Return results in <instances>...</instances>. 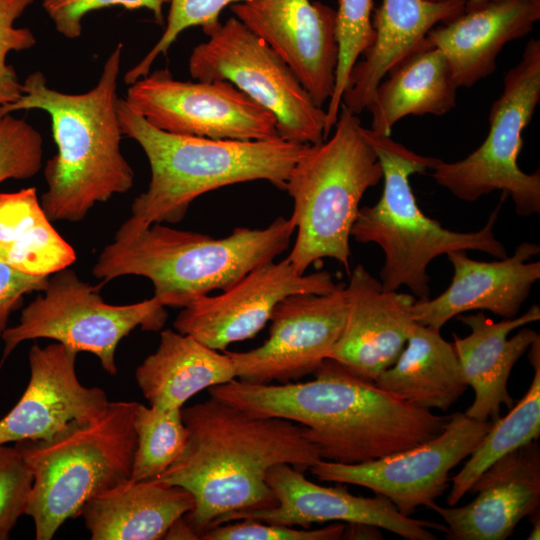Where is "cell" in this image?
Instances as JSON below:
<instances>
[{"label":"cell","mask_w":540,"mask_h":540,"mask_svg":"<svg viewBox=\"0 0 540 540\" xmlns=\"http://www.w3.org/2000/svg\"><path fill=\"white\" fill-rule=\"evenodd\" d=\"M194 506L183 487L129 479L89 500L80 516L92 540H159Z\"/></svg>","instance_id":"d4e9b609"},{"label":"cell","mask_w":540,"mask_h":540,"mask_svg":"<svg viewBox=\"0 0 540 540\" xmlns=\"http://www.w3.org/2000/svg\"><path fill=\"white\" fill-rule=\"evenodd\" d=\"M244 1L248 0H170L163 34L147 54L125 73L124 82L131 85L146 76L157 57L165 54L184 30L200 26L208 35L221 24L219 15L226 6Z\"/></svg>","instance_id":"d6a6232c"},{"label":"cell","mask_w":540,"mask_h":540,"mask_svg":"<svg viewBox=\"0 0 540 540\" xmlns=\"http://www.w3.org/2000/svg\"><path fill=\"white\" fill-rule=\"evenodd\" d=\"M528 358L534 369L525 395L506 416L492 422L490 429L470 454L461 470L451 477L446 502L455 506L468 493L479 476L507 453L540 436V336L529 347Z\"/></svg>","instance_id":"f546056e"},{"label":"cell","mask_w":540,"mask_h":540,"mask_svg":"<svg viewBox=\"0 0 540 540\" xmlns=\"http://www.w3.org/2000/svg\"><path fill=\"white\" fill-rule=\"evenodd\" d=\"M32 483V471L18 447L0 445V540L9 539L25 513Z\"/></svg>","instance_id":"e575fe53"},{"label":"cell","mask_w":540,"mask_h":540,"mask_svg":"<svg viewBox=\"0 0 540 540\" xmlns=\"http://www.w3.org/2000/svg\"><path fill=\"white\" fill-rule=\"evenodd\" d=\"M294 232L292 220L282 216L266 228L238 227L223 238L130 217L101 251L92 273L104 282L126 275L148 278L165 307L184 308L274 261Z\"/></svg>","instance_id":"277c9868"},{"label":"cell","mask_w":540,"mask_h":540,"mask_svg":"<svg viewBox=\"0 0 540 540\" xmlns=\"http://www.w3.org/2000/svg\"><path fill=\"white\" fill-rule=\"evenodd\" d=\"M337 286L326 270L305 275L297 273L287 258L271 261L222 294L202 296L182 308L173 326L212 349L225 351L232 343L255 337L284 298L302 293L328 294Z\"/></svg>","instance_id":"9a60e30c"},{"label":"cell","mask_w":540,"mask_h":540,"mask_svg":"<svg viewBox=\"0 0 540 540\" xmlns=\"http://www.w3.org/2000/svg\"><path fill=\"white\" fill-rule=\"evenodd\" d=\"M468 493L476 494L463 506L434 510L446 523L449 540H505L517 524L540 506V445L525 444L495 461Z\"/></svg>","instance_id":"ffe728a7"},{"label":"cell","mask_w":540,"mask_h":540,"mask_svg":"<svg viewBox=\"0 0 540 540\" xmlns=\"http://www.w3.org/2000/svg\"><path fill=\"white\" fill-rule=\"evenodd\" d=\"M182 418L186 446L154 479L193 495L194 509L184 519L199 537L226 514L275 506L266 482L271 467L289 464L305 472L321 460L304 426L252 415L211 396L182 407Z\"/></svg>","instance_id":"7a4b0ae2"},{"label":"cell","mask_w":540,"mask_h":540,"mask_svg":"<svg viewBox=\"0 0 540 540\" xmlns=\"http://www.w3.org/2000/svg\"><path fill=\"white\" fill-rule=\"evenodd\" d=\"M540 19V0H504L464 11L435 26L427 41L440 49L458 87H471L491 75L510 41L528 34Z\"/></svg>","instance_id":"cb8c5ba5"},{"label":"cell","mask_w":540,"mask_h":540,"mask_svg":"<svg viewBox=\"0 0 540 540\" xmlns=\"http://www.w3.org/2000/svg\"><path fill=\"white\" fill-rule=\"evenodd\" d=\"M457 319L470 328L466 337L453 333L455 349L463 380L471 386L475 398L464 412L478 421H495L501 405L510 409L514 399L507 384L516 362L528 351L539 334L528 327L512 338L509 333L540 319V307L532 305L519 317L495 322L484 312L458 315Z\"/></svg>","instance_id":"7402d4cb"},{"label":"cell","mask_w":540,"mask_h":540,"mask_svg":"<svg viewBox=\"0 0 540 540\" xmlns=\"http://www.w3.org/2000/svg\"><path fill=\"white\" fill-rule=\"evenodd\" d=\"M77 354L59 342L31 346L30 378L19 401L0 419V445L47 440L71 422L104 411L109 403L105 391L85 387L77 377Z\"/></svg>","instance_id":"ac0fdd59"},{"label":"cell","mask_w":540,"mask_h":540,"mask_svg":"<svg viewBox=\"0 0 540 540\" xmlns=\"http://www.w3.org/2000/svg\"><path fill=\"white\" fill-rule=\"evenodd\" d=\"M135 377L150 406L181 409L195 394L234 380L237 372L226 352L165 329L158 348L138 366Z\"/></svg>","instance_id":"484cf974"},{"label":"cell","mask_w":540,"mask_h":540,"mask_svg":"<svg viewBox=\"0 0 540 540\" xmlns=\"http://www.w3.org/2000/svg\"><path fill=\"white\" fill-rule=\"evenodd\" d=\"M382 168L384 179L380 199L359 209L351 237L360 243H375L384 253L380 282L384 290L410 289L418 299L430 296L428 265L438 256L458 250L485 252L497 259L507 257L505 246L496 238L501 202L486 224L475 232H456L442 227L419 208L410 176L432 170L438 158L419 155L390 136L365 128Z\"/></svg>","instance_id":"8992f818"},{"label":"cell","mask_w":540,"mask_h":540,"mask_svg":"<svg viewBox=\"0 0 540 540\" xmlns=\"http://www.w3.org/2000/svg\"><path fill=\"white\" fill-rule=\"evenodd\" d=\"M43 165V138L26 120L0 116V183L34 177Z\"/></svg>","instance_id":"836d02e7"},{"label":"cell","mask_w":540,"mask_h":540,"mask_svg":"<svg viewBox=\"0 0 540 540\" xmlns=\"http://www.w3.org/2000/svg\"><path fill=\"white\" fill-rule=\"evenodd\" d=\"M134 426L136 449L130 479H154L178 459L186 446L188 430L182 408L159 409L137 402Z\"/></svg>","instance_id":"4dcf8cb0"},{"label":"cell","mask_w":540,"mask_h":540,"mask_svg":"<svg viewBox=\"0 0 540 540\" xmlns=\"http://www.w3.org/2000/svg\"><path fill=\"white\" fill-rule=\"evenodd\" d=\"M539 509L531 513L528 518L532 523V530L529 533L527 539L529 540H538L540 537V517Z\"/></svg>","instance_id":"b9f144b4"},{"label":"cell","mask_w":540,"mask_h":540,"mask_svg":"<svg viewBox=\"0 0 540 540\" xmlns=\"http://www.w3.org/2000/svg\"><path fill=\"white\" fill-rule=\"evenodd\" d=\"M266 482L275 495V506L232 512L221 517L214 526L242 519L302 528L331 521L363 523L388 530L406 540H435L437 537L431 528L444 533L447 529L443 524L400 514L382 495L356 496L342 486L316 484L289 464L271 467Z\"/></svg>","instance_id":"2e32d148"},{"label":"cell","mask_w":540,"mask_h":540,"mask_svg":"<svg viewBox=\"0 0 540 540\" xmlns=\"http://www.w3.org/2000/svg\"><path fill=\"white\" fill-rule=\"evenodd\" d=\"M540 99V41L530 39L519 63L504 76L501 95L493 102L489 132L482 144L456 162L438 160L433 178L465 202L495 190L509 195L519 216L540 213V172L527 174L518 166L522 132Z\"/></svg>","instance_id":"9c48e42d"},{"label":"cell","mask_w":540,"mask_h":540,"mask_svg":"<svg viewBox=\"0 0 540 540\" xmlns=\"http://www.w3.org/2000/svg\"><path fill=\"white\" fill-rule=\"evenodd\" d=\"M35 0H0V107L13 103L22 95V83L12 65L6 63L11 51L28 50L36 45L33 32L16 27V20Z\"/></svg>","instance_id":"d590c367"},{"label":"cell","mask_w":540,"mask_h":540,"mask_svg":"<svg viewBox=\"0 0 540 540\" xmlns=\"http://www.w3.org/2000/svg\"><path fill=\"white\" fill-rule=\"evenodd\" d=\"M123 44L107 57L96 85L83 93L48 86L41 71L29 74L22 95L0 107V116L38 109L51 120L57 153L47 160V190L40 202L48 218L77 223L97 204L128 192L134 171L121 152L122 128L117 112L118 78Z\"/></svg>","instance_id":"3957f363"},{"label":"cell","mask_w":540,"mask_h":540,"mask_svg":"<svg viewBox=\"0 0 540 540\" xmlns=\"http://www.w3.org/2000/svg\"><path fill=\"white\" fill-rule=\"evenodd\" d=\"M348 310L342 333L328 358L373 381L393 365L416 322L414 296L384 290L362 264L349 274Z\"/></svg>","instance_id":"d6986e66"},{"label":"cell","mask_w":540,"mask_h":540,"mask_svg":"<svg viewBox=\"0 0 540 540\" xmlns=\"http://www.w3.org/2000/svg\"><path fill=\"white\" fill-rule=\"evenodd\" d=\"M0 260L32 276L49 277L77 260L48 218L35 187L0 193Z\"/></svg>","instance_id":"f1b7e54d"},{"label":"cell","mask_w":540,"mask_h":540,"mask_svg":"<svg viewBox=\"0 0 540 540\" xmlns=\"http://www.w3.org/2000/svg\"><path fill=\"white\" fill-rule=\"evenodd\" d=\"M117 112L123 135L141 146L150 165L148 187L131 205V217L147 225L180 222L196 198L224 186L265 180L284 190L308 145L279 136L240 141L165 132L123 98Z\"/></svg>","instance_id":"5b68a950"},{"label":"cell","mask_w":540,"mask_h":540,"mask_svg":"<svg viewBox=\"0 0 540 540\" xmlns=\"http://www.w3.org/2000/svg\"><path fill=\"white\" fill-rule=\"evenodd\" d=\"M164 539H200V537L183 516L171 526Z\"/></svg>","instance_id":"60d3db41"},{"label":"cell","mask_w":540,"mask_h":540,"mask_svg":"<svg viewBox=\"0 0 540 540\" xmlns=\"http://www.w3.org/2000/svg\"><path fill=\"white\" fill-rule=\"evenodd\" d=\"M137 402L109 401L95 418L73 421L47 440L14 443L33 474L25 507L37 540H50L95 496L131 478Z\"/></svg>","instance_id":"ba28073f"},{"label":"cell","mask_w":540,"mask_h":540,"mask_svg":"<svg viewBox=\"0 0 540 540\" xmlns=\"http://www.w3.org/2000/svg\"><path fill=\"white\" fill-rule=\"evenodd\" d=\"M129 107L165 132L228 140L278 137L275 116L228 81H181L167 68L129 85Z\"/></svg>","instance_id":"7c38bea8"},{"label":"cell","mask_w":540,"mask_h":540,"mask_svg":"<svg viewBox=\"0 0 540 540\" xmlns=\"http://www.w3.org/2000/svg\"><path fill=\"white\" fill-rule=\"evenodd\" d=\"M429 1H441V0H429ZM504 0H467L464 11H470L481 8L491 3L500 2Z\"/></svg>","instance_id":"7bdbcfd3"},{"label":"cell","mask_w":540,"mask_h":540,"mask_svg":"<svg viewBox=\"0 0 540 540\" xmlns=\"http://www.w3.org/2000/svg\"><path fill=\"white\" fill-rule=\"evenodd\" d=\"M491 425L456 412L441 433L415 447L356 464L321 459L309 470L320 481L368 488L410 516L418 507L436 503L449 486L450 471L470 456Z\"/></svg>","instance_id":"4fadbf2b"},{"label":"cell","mask_w":540,"mask_h":540,"mask_svg":"<svg viewBox=\"0 0 540 540\" xmlns=\"http://www.w3.org/2000/svg\"><path fill=\"white\" fill-rule=\"evenodd\" d=\"M374 383L389 394L420 409L447 411L468 385L453 344L440 330L416 323L393 365Z\"/></svg>","instance_id":"83f0119b"},{"label":"cell","mask_w":540,"mask_h":540,"mask_svg":"<svg viewBox=\"0 0 540 540\" xmlns=\"http://www.w3.org/2000/svg\"><path fill=\"white\" fill-rule=\"evenodd\" d=\"M540 252L536 243L522 242L512 256L494 261L474 260L464 250L447 255L453 266L448 288L433 299H418L412 306L416 323L438 330L446 322L471 310H486L504 319L516 317L540 279Z\"/></svg>","instance_id":"44dd1931"},{"label":"cell","mask_w":540,"mask_h":540,"mask_svg":"<svg viewBox=\"0 0 540 540\" xmlns=\"http://www.w3.org/2000/svg\"><path fill=\"white\" fill-rule=\"evenodd\" d=\"M376 88L367 110L371 129L391 136L394 125L408 115L442 116L456 106L459 88L448 59L427 39L395 65Z\"/></svg>","instance_id":"4316f807"},{"label":"cell","mask_w":540,"mask_h":540,"mask_svg":"<svg viewBox=\"0 0 540 540\" xmlns=\"http://www.w3.org/2000/svg\"><path fill=\"white\" fill-rule=\"evenodd\" d=\"M467 0H382L371 19L372 44L353 66L341 106L358 115L367 110L384 76L422 46L427 34L464 12Z\"/></svg>","instance_id":"603a6c76"},{"label":"cell","mask_w":540,"mask_h":540,"mask_svg":"<svg viewBox=\"0 0 540 540\" xmlns=\"http://www.w3.org/2000/svg\"><path fill=\"white\" fill-rule=\"evenodd\" d=\"M382 175L365 128L356 114L341 106L333 135L306 146L285 184L297 231L286 258L297 273L332 258L350 274V237L360 201Z\"/></svg>","instance_id":"52a82bcc"},{"label":"cell","mask_w":540,"mask_h":540,"mask_svg":"<svg viewBox=\"0 0 540 540\" xmlns=\"http://www.w3.org/2000/svg\"><path fill=\"white\" fill-rule=\"evenodd\" d=\"M49 277L20 272L0 260V338L8 328L11 314L18 309L26 294L42 292Z\"/></svg>","instance_id":"f35d334b"},{"label":"cell","mask_w":540,"mask_h":540,"mask_svg":"<svg viewBox=\"0 0 540 540\" xmlns=\"http://www.w3.org/2000/svg\"><path fill=\"white\" fill-rule=\"evenodd\" d=\"M306 382L261 384L232 380L211 397L252 415L306 428L322 460L356 464L415 447L436 437L448 417L415 407L326 358Z\"/></svg>","instance_id":"6da1fadb"},{"label":"cell","mask_w":540,"mask_h":540,"mask_svg":"<svg viewBox=\"0 0 540 540\" xmlns=\"http://www.w3.org/2000/svg\"><path fill=\"white\" fill-rule=\"evenodd\" d=\"M342 538L383 539L379 527L363 523H348Z\"/></svg>","instance_id":"ab89813d"},{"label":"cell","mask_w":540,"mask_h":540,"mask_svg":"<svg viewBox=\"0 0 540 540\" xmlns=\"http://www.w3.org/2000/svg\"><path fill=\"white\" fill-rule=\"evenodd\" d=\"M346 285L328 294H294L274 308L268 339L244 352L224 351L237 377L251 383H287L312 374L328 358L347 316Z\"/></svg>","instance_id":"5bb4252c"},{"label":"cell","mask_w":540,"mask_h":540,"mask_svg":"<svg viewBox=\"0 0 540 540\" xmlns=\"http://www.w3.org/2000/svg\"><path fill=\"white\" fill-rule=\"evenodd\" d=\"M214 526L201 534L204 540H338L345 524L335 523L324 528H294L257 520L242 519Z\"/></svg>","instance_id":"8d00e7d4"},{"label":"cell","mask_w":540,"mask_h":540,"mask_svg":"<svg viewBox=\"0 0 540 540\" xmlns=\"http://www.w3.org/2000/svg\"><path fill=\"white\" fill-rule=\"evenodd\" d=\"M207 36L189 57L194 79L233 84L275 116L282 139L300 144L324 140L326 111L265 42L235 16Z\"/></svg>","instance_id":"8fae6325"},{"label":"cell","mask_w":540,"mask_h":540,"mask_svg":"<svg viewBox=\"0 0 540 540\" xmlns=\"http://www.w3.org/2000/svg\"><path fill=\"white\" fill-rule=\"evenodd\" d=\"M231 11L293 71L313 102L323 108L338 63L336 10L310 0H248Z\"/></svg>","instance_id":"e0dca14e"},{"label":"cell","mask_w":540,"mask_h":540,"mask_svg":"<svg viewBox=\"0 0 540 540\" xmlns=\"http://www.w3.org/2000/svg\"><path fill=\"white\" fill-rule=\"evenodd\" d=\"M42 292L22 310L19 322L3 333L0 370L19 344L48 338L77 353L94 354L102 368L114 376L120 341L137 327L158 331L168 317L165 306L154 296L134 304L106 303L100 287L80 280L69 267L49 276Z\"/></svg>","instance_id":"30bf717a"},{"label":"cell","mask_w":540,"mask_h":540,"mask_svg":"<svg viewBox=\"0 0 540 540\" xmlns=\"http://www.w3.org/2000/svg\"><path fill=\"white\" fill-rule=\"evenodd\" d=\"M170 0H43L42 6L56 30L67 39L82 34V19L89 12L112 6L127 10L146 8L163 24V6Z\"/></svg>","instance_id":"74e56055"},{"label":"cell","mask_w":540,"mask_h":540,"mask_svg":"<svg viewBox=\"0 0 540 540\" xmlns=\"http://www.w3.org/2000/svg\"><path fill=\"white\" fill-rule=\"evenodd\" d=\"M372 9V0H339L335 28L338 63L333 93L325 110V137L330 134L338 119L342 95L353 66L373 42Z\"/></svg>","instance_id":"1f68e13d"}]
</instances>
